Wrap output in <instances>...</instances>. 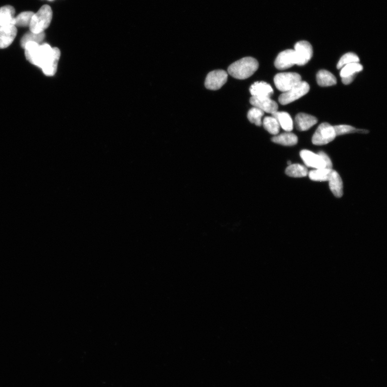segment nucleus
<instances>
[{
  "instance_id": "obj_1",
  "label": "nucleus",
  "mask_w": 387,
  "mask_h": 387,
  "mask_svg": "<svg viewBox=\"0 0 387 387\" xmlns=\"http://www.w3.org/2000/svg\"><path fill=\"white\" fill-rule=\"evenodd\" d=\"M61 55V51L57 47L43 44L40 45L28 61L32 64L41 68L45 76L51 77L57 72Z\"/></svg>"
},
{
  "instance_id": "obj_10",
  "label": "nucleus",
  "mask_w": 387,
  "mask_h": 387,
  "mask_svg": "<svg viewBox=\"0 0 387 387\" xmlns=\"http://www.w3.org/2000/svg\"><path fill=\"white\" fill-rule=\"evenodd\" d=\"M17 33L15 25L0 26V49L7 48L11 45Z\"/></svg>"
},
{
  "instance_id": "obj_31",
  "label": "nucleus",
  "mask_w": 387,
  "mask_h": 387,
  "mask_svg": "<svg viewBox=\"0 0 387 387\" xmlns=\"http://www.w3.org/2000/svg\"><path fill=\"white\" fill-rule=\"evenodd\" d=\"M49 1H52V0H49Z\"/></svg>"
},
{
  "instance_id": "obj_27",
  "label": "nucleus",
  "mask_w": 387,
  "mask_h": 387,
  "mask_svg": "<svg viewBox=\"0 0 387 387\" xmlns=\"http://www.w3.org/2000/svg\"><path fill=\"white\" fill-rule=\"evenodd\" d=\"M359 58L356 54L351 52L347 53L339 60L337 67L338 69H341L344 66L349 64V63L359 62Z\"/></svg>"
},
{
  "instance_id": "obj_25",
  "label": "nucleus",
  "mask_w": 387,
  "mask_h": 387,
  "mask_svg": "<svg viewBox=\"0 0 387 387\" xmlns=\"http://www.w3.org/2000/svg\"><path fill=\"white\" fill-rule=\"evenodd\" d=\"M264 115V112L262 110L253 107L249 110L247 118L252 123H254L257 126H261L262 124V119Z\"/></svg>"
},
{
  "instance_id": "obj_30",
  "label": "nucleus",
  "mask_w": 387,
  "mask_h": 387,
  "mask_svg": "<svg viewBox=\"0 0 387 387\" xmlns=\"http://www.w3.org/2000/svg\"><path fill=\"white\" fill-rule=\"evenodd\" d=\"M288 164L289 165H291V162H288Z\"/></svg>"
},
{
  "instance_id": "obj_5",
  "label": "nucleus",
  "mask_w": 387,
  "mask_h": 387,
  "mask_svg": "<svg viewBox=\"0 0 387 387\" xmlns=\"http://www.w3.org/2000/svg\"><path fill=\"white\" fill-rule=\"evenodd\" d=\"M310 86L306 82L301 81L287 92L283 93L279 98V102L286 105L295 102L309 92Z\"/></svg>"
},
{
  "instance_id": "obj_23",
  "label": "nucleus",
  "mask_w": 387,
  "mask_h": 387,
  "mask_svg": "<svg viewBox=\"0 0 387 387\" xmlns=\"http://www.w3.org/2000/svg\"><path fill=\"white\" fill-rule=\"evenodd\" d=\"M263 124L265 129L270 134L275 135L279 134L280 126L277 120L273 116H267L263 120Z\"/></svg>"
},
{
  "instance_id": "obj_22",
  "label": "nucleus",
  "mask_w": 387,
  "mask_h": 387,
  "mask_svg": "<svg viewBox=\"0 0 387 387\" xmlns=\"http://www.w3.org/2000/svg\"><path fill=\"white\" fill-rule=\"evenodd\" d=\"M363 67L359 62L349 63L342 68L340 75L342 78H354L356 74L362 71Z\"/></svg>"
},
{
  "instance_id": "obj_21",
  "label": "nucleus",
  "mask_w": 387,
  "mask_h": 387,
  "mask_svg": "<svg viewBox=\"0 0 387 387\" xmlns=\"http://www.w3.org/2000/svg\"><path fill=\"white\" fill-rule=\"evenodd\" d=\"M285 174L290 177L302 178L306 177L308 171L306 167L300 164H291L286 168Z\"/></svg>"
},
{
  "instance_id": "obj_3",
  "label": "nucleus",
  "mask_w": 387,
  "mask_h": 387,
  "mask_svg": "<svg viewBox=\"0 0 387 387\" xmlns=\"http://www.w3.org/2000/svg\"><path fill=\"white\" fill-rule=\"evenodd\" d=\"M52 10L48 5H44L32 18L29 25L32 33H43L50 25L52 19Z\"/></svg>"
},
{
  "instance_id": "obj_4",
  "label": "nucleus",
  "mask_w": 387,
  "mask_h": 387,
  "mask_svg": "<svg viewBox=\"0 0 387 387\" xmlns=\"http://www.w3.org/2000/svg\"><path fill=\"white\" fill-rule=\"evenodd\" d=\"M302 81L301 77L298 73L288 72L277 74L274 79L275 86L280 91L287 92Z\"/></svg>"
},
{
  "instance_id": "obj_15",
  "label": "nucleus",
  "mask_w": 387,
  "mask_h": 387,
  "mask_svg": "<svg viewBox=\"0 0 387 387\" xmlns=\"http://www.w3.org/2000/svg\"><path fill=\"white\" fill-rule=\"evenodd\" d=\"M328 182L333 195L337 198H341L343 195V184L339 174L336 171L332 170Z\"/></svg>"
},
{
  "instance_id": "obj_6",
  "label": "nucleus",
  "mask_w": 387,
  "mask_h": 387,
  "mask_svg": "<svg viewBox=\"0 0 387 387\" xmlns=\"http://www.w3.org/2000/svg\"><path fill=\"white\" fill-rule=\"evenodd\" d=\"M336 136L334 127L327 123H323L316 131L312 142L316 145H326L335 140Z\"/></svg>"
},
{
  "instance_id": "obj_8",
  "label": "nucleus",
  "mask_w": 387,
  "mask_h": 387,
  "mask_svg": "<svg viewBox=\"0 0 387 387\" xmlns=\"http://www.w3.org/2000/svg\"><path fill=\"white\" fill-rule=\"evenodd\" d=\"M227 80V73L223 70H217L210 72L206 77L205 86L210 90H218L226 83Z\"/></svg>"
},
{
  "instance_id": "obj_28",
  "label": "nucleus",
  "mask_w": 387,
  "mask_h": 387,
  "mask_svg": "<svg viewBox=\"0 0 387 387\" xmlns=\"http://www.w3.org/2000/svg\"><path fill=\"white\" fill-rule=\"evenodd\" d=\"M334 127L336 136H341L347 134L353 133V132H358L359 129H357L354 127L347 125H339Z\"/></svg>"
},
{
  "instance_id": "obj_18",
  "label": "nucleus",
  "mask_w": 387,
  "mask_h": 387,
  "mask_svg": "<svg viewBox=\"0 0 387 387\" xmlns=\"http://www.w3.org/2000/svg\"><path fill=\"white\" fill-rule=\"evenodd\" d=\"M317 83L322 87H328L335 85L337 79L332 73L326 70H321L316 76Z\"/></svg>"
},
{
  "instance_id": "obj_29",
  "label": "nucleus",
  "mask_w": 387,
  "mask_h": 387,
  "mask_svg": "<svg viewBox=\"0 0 387 387\" xmlns=\"http://www.w3.org/2000/svg\"><path fill=\"white\" fill-rule=\"evenodd\" d=\"M319 155L322 157L323 160L324 161L326 165V168L327 169H332V163L330 160V158L328 157V156L326 155V153L323 151H320L318 153Z\"/></svg>"
},
{
  "instance_id": "obj_26",
  "label": "nucleus",
  "mask_w": 387,
  "mask_h": 387,
  "mask_svg": "<svg viewBox=\"0 0 387 387\" xmlns=\"http://www.w3.org/2000/svg\"><path fill=\"white\" fill-rule=\"evenodd\" d=\"M34 14L32 12H24L20 13L18 15V17L15 18V25L22 26V27L29 26Z\"/></svg>"
},
{
  "instance_id": "obj_17",
  "label": "nucleus",
  "mask_w": 387,
  "mask_h": 387,
  "mask_svg": "<svg viewBox=\"0 0 387 387\" xmlns=\"http://www.w3.org/2000/svg\"><path fill=\"white\" fill-rule=\"evenodd\" d=\"M274 118L276 119L279 125L286 132H290L293 130L294 123L290 115L284 111H277L272 114Z\"/></svg>"
},
{
  "instance_id": "obj_2",
  "label": "nucleus",
  "mask_w": 387,
  "mask_h": 387,
  "mask_svg": "<svg viewBox=\"0 0 387 387\" xmlns=\"http://www.w3.org/2000/svg\"><path fill=\"white\" fill-rule=\"evenodd\" d=\"M258 67L259 63L256 59L245 57L233 63L228 68V72L232 77L244 80L251 77Z\"/></svg>"
},
{
  "instance_id": "obj_11",
  "label": "nucleus",
  "mask_w": 387,
  "mask_h": 387,
  "mask_svg": "<svg viewBox=\"0 0 387 387\" xmlns=\"http://www.w3.org/2000/svg\"><path fill=\"white\" fill-rule=\"evenodd\" d=\"M300 156L307 167L315 169L326 168L324 161L318 153L304 150L301 151Z\"/></svg>"
},
{
  "instance_id": "obj_20",
  "label": "nucleus",
  "mask_w": 387,
  "mask_h": 387,
  "mask_svg": "<svg viewBox=\"0 0 387 387\" xmlns=\"http://www.w3.org/2000/svg\"><path fill=\"white\" fill-rule=\"evenodd\" d=\"M332 169L319 168L309 173V178L316 182H326L330 177Z\"/></svg>"
},
{
  "instance_id": "obj_7",
  "label": "nucleus",
  "mask_w": 387,
  "mask_h": 387,
  "mask_svg": "<svg viewBox=\"0 0 387 387\" xmlns=\"http://www.w3.org/2000/svg\"><path fill=\"white\" fill-rule=\"evenodd\" d=\"M294 51L296 58V65L303 66L311 60L313 55L311 45L306 41H300L294 46Z\"/></svg>"
},
{
  "instance_id": "obj_14",
  "label": "nucleus",
  "mask_w": 387,
  "mask_h": 387,
  "mask_svg": "<svg viewBox=\"0 0 387 387\" xmlns=\"http://www.w3.org/2000/svg\"><path fill=\"white\" fill-rule=\"evenodd\" d=\"M317 119L313 116L305 113L297 115L295 119L296 128L299 131L309 130L317 123Z\"/></svg>"
},
{
  "instance_id": "obj_19",
  "label": "nucleus",
  "mask_w": 387,
  "mask_h": 387,
  "mask_svg": "<svg viewBox=\"0 0 387 387\" xmlns=\"http://www.w3.org/2000/svg\"><path fill=\"white\" fill-rule=\"evenodd\" d=\"M272 141L277 144L285 146H293L298 143V138L290 132H285L272 138Z\"/></svg>"
},
{
  "instance_id": "obj_16",
  "label": "nucleus",
  "mask_w": 387,
  "mask_h": 387,
  "mask_svg": "<svg viewBox=\"0 0 387 387\" xmlns=\"http://www.w3.org/2000/svg\"><path fill=\"white\" fill-rule=\"evenodd\" d=\"M15 10L12 6H3L0 8V26L15 25Z\"/></svg>"
},
{
  "instance_id": "obj_9",
  "label": "nucleus",
  "mask_w": 387,
  "mask_h": 387,
  "mask_svg": "<svg viewBox=\"0 0 387 387\" xmlns=\"http://www.w3.org/2000/svg\"><path fill=\"white\" fill-rule=\"evenodd\" d=\"M294 50H287L280 53L275 60L274 65L278 70H283L296 65Z\"/></svg>"
},
{
  "instance_id": "obj_12",
  "label": "nucleus",
  "mask_w": 387,
  "mask_h": 387,
  "mask_svg": "<svg viewBox=\"0 0 387 387\" xmlns=\"http://www.w3.org/2000/svg\"><path fill=\"white\" fill-rule=\"evenodd\" d=\"M250 103L254 107L262 110L264 112L273 114L278 109V104L270 98H258L252 97Z\"/></svg>"
},
{
  "instance_id": "obj_13",
  "label": "nucleus",
  "mask_w": 387,
  "mask_h": 387,
  "mask_svg": "<svg viewBox=\"0 0 387 387\" xmlns=\"http://www.w3.org/2000/svg\"><path fill=\"white\" fill-rule=\"evenodd\" d=\"M252 97L258 98H270L273 94V89L270 84L265 82L254 83L250 89Z\"/></svg>"
},
{
  "instance_id": "obj_24",
  "label": "nucleus",
  "mask_w": 387,
  "mask_h": 387,
  "mask_svg": "<svg viewBox=\"0 0 387 387\" xmlns=\"http://www.w3.org/2000/svg\"><path fill=\"white\" fill-rule=\"evenodd\" d=\"M45 37L44 32L41 33L36 34L30 31L23 36L20 41V45L24 48L25 44L29 43V42H35V43L40 44L44 41Z\"/></svg>"
}]
</instances>
